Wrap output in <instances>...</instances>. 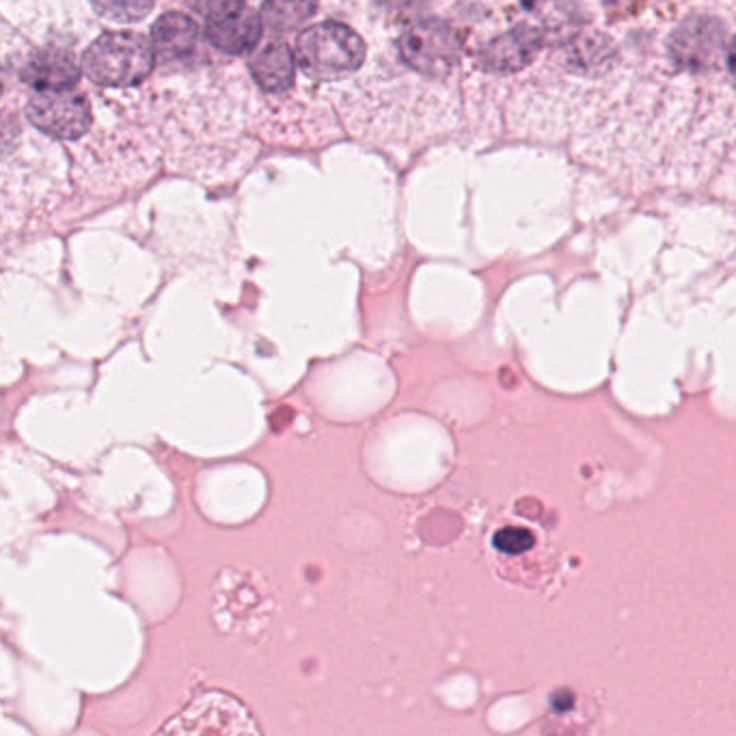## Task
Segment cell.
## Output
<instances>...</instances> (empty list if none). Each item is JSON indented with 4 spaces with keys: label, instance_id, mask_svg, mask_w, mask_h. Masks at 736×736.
<instances>
[{
    "label": "cell",
    "instance_id": "cell-1",
    "mask_svg": "<svg viewBox=\"0 0 736 736\" xmlns=\"http://www.w3.org/2000/svg\"><path fill=\"white\" fill-rule=\"evenodd\" d=\"M85 74L104 87H134L154 67V44L136 33H104L83 57Z\"/></svg>",
    "mask_w": 736,
    "mask_h": 736
},
{
    "label": "cell",
    "instance_id": "cell-2",
    "mask_svg": "<svg viewBox=\"0 0 736 736\" xmlns=\"http://www.w3.org/2000/svg\"><path fill=\"white\" fill-rule=\"evenodd\" d=\"M296 59L318 80H339L357 72L365 59V44L350 26L324 22L307 29L296 44Z\"/></svg>",
    "mask_w": 736,
    "mask_h": 736
},
{
    "label": "cell",
    "instance_id": "cell-3",
    "mask_svg": "<svg viewBox=\"0 0 736 736\" xmlns=\"http://www.w3.org/2000/svg\"><path fill=\"white\" fill-rule=\"evenodd\" d=\"M402 59L415 72L426 76H445L460 59V39L443 20H421L400 37Z\"/></svg>",
    "mask_w": 736,
    "mask_h": 736
},
{
    "label": "cell",
    "instance_id": "cell-4",
    "mask_svg": "<svg viewBox=\"0 0 736 736\" xmlns=\"http://www.w3.org/2000/svg\"><path fill=\"white\" fill-rule=\"evenodd\" d=\"M31 124L52 139L76 141L91 126V106L74 89L39 91L26 106Z\"/></svg>",
    "mask_w": 736,
    "mask_h": 736
},
{
    "label": "cell",
    "instance_id": "cell-5",
    "mask_svg": "<svg viewBox=\"0 0 736 736\" xmlns=\"http://www.w3.org/2000/svg\"><path fill=\"white\" fill-rule=\"evenodd\" d=\"M726 29L715 18H691L670 35L667 50L685 72L713 70L726 54Z\"/></svg>",
    "mask_w": 736,
    "mask_h": 736
},
{
    "label": "cell",
    "instance_id": "cell-6",
    "mask_svg": "<svg viewBox=\"0 0 736 736\" xmlns=\"http://www.w3.org/2000/svg\"><path fill=\"white\" fill-rule=\"evenodd\" d=\"M206 33L210 44L227 54L253 50L262 37V18L244 3L229 0L208 16Z\"/></svg>",
    "mask_w": 736,
    "mask_h": 736
},
{
    "label": "cell",
    "instance_id": "cell-7",
    "mask_svg": "<svg viewBox=\"0 0 736 736\" xmlns=\"http://www.w3.org/2000/svg\"><path fill=\"white\" fill-rule=\"evenodd\" d=\"M544 46H547V42H544L536 26L525 20L484 46L482 65L497 74L521 72L523 67L538 57V52Z\"/></svg>",
    "mask_w": 736,
    "mask_h": 736
},
{
    "label": "cell",
    "instance_id": "cell-8",
    "mask_svg": "<svg viewBox=\"0 0 736 736\" xmlns=\"http://www.w3.org/2000/svg\"><path fill=\"white\" fill-rule=\"evenodd\" d=\"M26 85L39 91L70 89L78 83L80 70L70 52L59 48H44L33 52L20 72Z\"/></svg>",
    "mask_w": 736,
    "mask_h": 736
},
{
    "label": "cell",
    "instance_id": "cell-9",
    "mask_svg": "<svg viewBox=\"0 0 736 736\" xmlns=\"http://www.w3.org/2000/svg\"><path fill=\"white\" fill-rule=\"evenodd\" d=\"M249 67L255 83L266 91H285L294 83V54L281 39L255 46Z\"/></svg>",
    "mask_w": 736,
    "mask_h": 736
},
{
    "label": "cell",
    "instance_id": "cell-10",
    "mask_svg": "<svg viewBox=\"0 0 736 736\" xmlns=\"http://www.w3.org/2000/svg\"><path fill=\"white\" fill-rule=\"evenodd\" d=\"M152 44L162 61H188L199 48V26L184 13H165L154 24Z\"/></svg>",
    "mask_w": 736,
    "mask_h": 736
},
{
    "label": "cell",
    "instance_id": "cell-11",
    "mask_svg": "<svg viewBox=\"0 0 736 736\" xmlns=\"http://www.w3.org/2000/svg\"><path fill=\"white\" fill-rule=\"evenodd\" d=\"M527 22H531L549 44H566L581 29V18L572 0H529Z\"/></svg>",
    "mask_w": 736,
    "mask_h": 736
},
{
    "label": "cell",
    "instance_id": "cell-12",
    "mask_svg": "<svg viewBox=\"0 0 736 736\" xmlns=\"http://www.w3.org/2000/svg\"><path fill=\"white\" fill-rule=\"evenodd\" d=\"M564 48V65L575 74H605L616 61V46L605 35L577 33L570 37Z\"/></svg>",
    "mask_w": 736,
    "mask_h": 736
},
{
    "label": "cell",
    "instance_id": "cell-13",
    "mask_svg": "<svg viewBox=\"0 0 736 736\" xmlns=\"http://www.w3.org/2000/svg\"><path fill=\"white\" fill-rule=\"evenodd\" d=\"M316 11V0H266L262 20L272 31H294Z\"/></svg>",
    "mask_w": 736,
    "mask_h": 736
},
{
    "label": "cell",
    "instance_id": "cell-14",
    "mask_svg": "<svg viewBox=\"0 0 736 736\" xmlns=\"http://www.w3.org/2000/svg\"><path fill=\"white\" fill-rule=\"evenodd\" d=\"M156 0H91V5L98 16L108 22L132 24L143 20L154 9Z\"/></svg>",
    "mask_w": 736,
    "mask_h": 736
},
{
    "label": "cell",
    "instance_id": "cell-15",
    "mask_svg": "<svg viewBox=\"0 0 736 736\" xmlns=\"http://www.w3.org/2000/svg\"><path fill=\"white\" fill-rule=\"evenodd\" d=\"M534 542H536L534 534L523 527H506L497 531L495 536V547L508 555H521L534 547Z\"/></svg>",
    "mask_w": 736,
    "mask_h": 736
},
{
    "label": "cell",
    "instance_id": "cell-16",
    "mask_svg": "<svg viewBox=\"0 0 736 736\" xmlns=\"http://www.w3.org/2000/svg\"><path fill=\"white\" fill-rule=\"evenodd\" d=\"M190 5H193L197 11L206 13V16H210V13H214L216 9H221L223 5H227L229 0H188Z\"/></svg>",
    "mask_w": 736,
    "mask_h": 736
},
{
    "label": "cell",
    "instance_id": "cell-17",
    "mask_svg": "<svg viewBox=\"0 0 736 736\" xmlns=\"http://www.w3.org/2000/svg\"><path fill=\"white\" fill-rule=\"evenodd\" d=\"M728 67H730V74H732L734 83H736V37H734V42L728 50Z\"/></svg>",
    "mask_w": 736,
    "mask_h": 736
}]
</instances>
